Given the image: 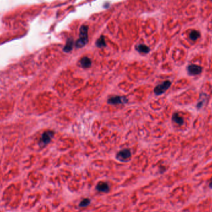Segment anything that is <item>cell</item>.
<instances>
[{"instance_id": "2e32d148", "label": "cell", "mask_w": 212, "mask_h": 212, "mask_svg": "<svg viewBox=\"0 0 212 212\" xmlns=\"http://www.w3.org/2000/svg\"><path fill=\"white\" fill-rule=\"evenodd\" d=\"M210 187L211 188H212V181L211 182L210 184Z\"/></svg>"}, {"instance_id": "277c9868", "label": "cell", "mask_w": 212, "mask_h": 212, "mask_svg": "<svg viewBox=\"0 0 212 212\" xmlns=\"http://www.w3.org/2000/svg\"><path fill=\"white\" fill-rule=\"evenodd\" d=\"M203 68L202 66L197 65H189L187 67V73L190 76H197L199 75L202 73Z\"/></svg>"}, {"instance_id": "8992f818", "label": "cell", "mask_w": 212, "mask_h": 212, "mask_svg": "<svg viewBox=\"0 0 212 212\" xmlns=\"http://www.w3.org/2000/svg\"><path fill=\"white\" fill-rule=\"evenodd\" d=\"M54 133L52 131H47L44 132V133L42 135V137L40 139V142L43 145H47L48 143H50L51 140L54 136Z\"/></svg>"}, {"instance_id": "ba28073f", "label": "cell", "mask_w": 212, "mask_h": 212, "mask_svg": "<svg viewBox=\"0 0 212 212\" xmlns=\"http://www.w3.org/2000/svg\"><path fill=\"white\" fill-rule=\"evenodd\" d=\"M135 49L140 53H143V54H148L150 51V48L143 44H139L135 47Z\"/></svg>"}, {"instance_id": "52a82bcc", "label": "cell", "mask_w": 212, "mask_h": 212, "mask_svg": "<svg viewBox=\"0 0 212 212\" xmlns=\"http://www.w3.org/2000/svg\"><path fill=\"white\" fill-rule=\"evenodd\" d=\"M96 188L98 191L101 192H107L110 190L109 185L105 182H100L97 184Z\"/></svg>"}, {"instance_id": "7c38bea8", "label": "cell", "mask_w": 212, "mask_h": 212, "mask_svg": "<svg viewBox=\"0 0 212 212\" xmlns=\"http://www.w3.org/2000/svg\"><path fill=\"white\" fill-rule=\"evenodd\" d=\"M80 64L83 68H89L91 65V61L88 57H83L81 58L80 60Z\"/></svg>"}, {"instance_id": "9c48e42d", "label": "cell", "mask_w": 212, "mask_h": 212, "mask_svg": "<svg viewBox=\"0 0 212 212\" xmlns=\"http://www.w3.org/2000/svg\"><path fill=\"white\" fill-rule=\"evenodd\" d=\"M207 97H208V96L206 94L202 93L201 95H200L199 102H198L197 104V108L199 109H202L203 107L204 103H206L207 101Z\"/></svg>"}, {"instance_id": "6da1fadb", "label": "cell", "mask_w": 212, "mask_h": 212, "mask_svg": "<svg viewBox=\"0 0 212 212\" xmlns=\"http://www.w3.org/2000/svg\"><path fill=\"white\" fill-rule=\"evenodd\" d=\"M88 42V27L83 25L79 30V37L76 42V47L78 48H82L86 45Z\"/></svg>"}, {"instance_id": "3957f363", "label": "cell", "mask_w": 212, "mask_h": 212, "mask_svg": "<svg viewBox=\"0 0 212 212\" xmlns=\"http://www.w3.org/2000/svg\"><path fill=\"white\" fill-rule=\"evenodd\" d=\"M131 156V153L130 150L128 149H124L120 151L119 152L117 153L116 158L117 160H118L122 162H125L128 160H129V159Z\"/></svg>"}, {"instance_id": "9a60e30c", "label": "cell", "mask_w": 212, "mask_h": 212, "mask_svg": "<svg viewBox=\"0 0 212 212\" xmlns=\"http://www.w3.org/2000/svg\"><path fill=\"white\" fill-rule=\"evenodd\" d=\"M90 200L89 199H83L82 201L79 203V207H86L88 206L90 204Z\"/></svg>"}, {"instance_id": "8fae6325", "label": "cell", "mask_w": 212, "mask_h": 212, "mask_svg": "<svg viewBox=\"0 0 212 212\" xmlns=\"http://www.w3.org/2000/svg\"><path fill=\"white\" fill-rule=\"evenodd\" d=\"M73 44H74V42L73 39H68L66 44L63 48V51L65 52H67V53H68L70 51H71L73 47Z\"/></svg>"}, {"instance_id": "30bf717a", "label": "cell", "mask_w": 212, "mask_h": 212, "mask_svg": "<svg viewBox=\"0 0 212 212\" xmlns=\"http://www.w3.org/2000/svg\"><path fill=\"white\" fill-rule=\"evenodd\" d=\"M172 120L174 122L178 124L179 125H182L184 124V119L182 117H181L178 113H174L172 115Z\"/></svg>"}, {"instance_id": "5b68a950", "label": "cell", "mask_w": 212, "mask_h": 212, "mask_svg": "<svg viewBox=\"0 0 212 212\" xmlns=\"http://www.w3.org/2000/svg\"><path fill=\"white\" fill-rule=\"evenodd\" d=\"M128 102V99L126 97L123 96H115L109 98L107 101L109 104L111 105H117V104H124Z\"/></svg>"}, {"instance_id": "4fadbf2b", "label": "cell", "mask_w": 212, "mask_h": 212, "mask_svg": "<svg viewBox=\"0 0 212 212\" xmlns=\"http://www.w3.org/2000/svg\"><path fill=\"white\" fill-rule=\"evenodd\" d=\"M200 37V33L199 32V31H196V30H193L191 32L190 34H189V38L193 41H195L196 40H197Z\"/></svg>"}, {"instance_id": "5bb4252c", "label": "cell", "mask_w": 212, "mask_h": 212, "mask_svg": "<svg viewBox=\"0 0 212 212\" xmlns=\"http://www.w3.org/2000/svg\"><path fill=\"white\" fill-rule=\"evenodd\" d=\"M96 45L97 47L102 48L106 46V43L105 41V38L103 36H101L99 39H98L96 42Z\"/></svg>"}, {"instance_id": "7a4b0ae2", "label": "cell", "mask_w": 212, "mask_h": 212, "mask_svg": "<svg viewBox=\"0 0 212 212\" xmlns=\"http://www.w3.org/2000/svg\"><path fill=\"white\" fill-rule=\"evenodd\" d=\"M171 86V82L167 80L165 81L163 83H162L161 84L158 85L155 87L154 89V93L157 96L161 95V94H164L166 91H167L170 87Z\"/></svg>"}]
</instances>
